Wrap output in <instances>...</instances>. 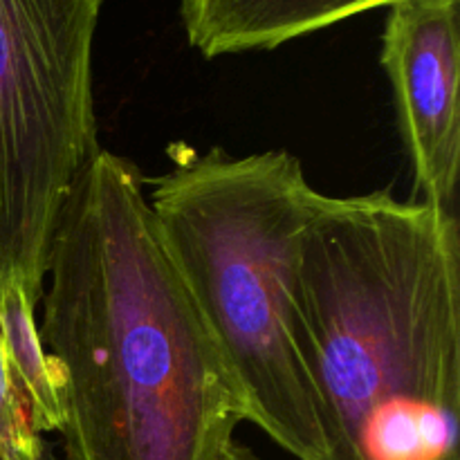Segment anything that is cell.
<instances>
[{
    "instance_id": "277c9868",
    "label": "cell",
    "mask_w": 460,
    "mask_h": 460,
    "mask_svg": "<svg viewBox=\"0 0 460 460\" xmlns=\"http://www.w3.org/2000/svg\"><path fill=\"white\" fill-rule=\"evenodd\" d=\"M103 0H0V283L39 304L54 227L94 153Z\"/></svg>"
},
{
    "instance_id": "ba28073f",
    "label": "cell",
    "mask_w": 460,
    "mask_h": 460,
    "mask_svg": "<svg viewBox=\"0 0 460 460\" xmlns=\"http://www.w3.org/2000/svg\"><path fill=\"white\" fill-rule=\"evenodd\" d=\"M48 445L31 422L30 409L13 382L0 331V460H49Z\"/></svg>"
},
{
    "instance_id": "3957f363",
    "label": "cell",
    "mask_w": 460,
    "mask_h": 460,
    "mask_svg": "<svg viewBox=\"0 0 460 460\" xmlns=\"http://www.w3.org/2000/svg\"><path fill=\"white\" fill-rule=\"evenodd\" d=\"M319 193L292 153L211 148L180 160L146 196L245 420L296 460L323 452L299 317L301 254Z\"/></svg>"
},
{
    "instance_id": "7a4b0ae2",
    "label": "cell",
    "mask_w": 460,
    "mask_h": 460,
    "mask_svg": "<svg viewBox=\"0 0 460 460\" xmlns=\"http://www.w3.org/2000/svg\"><path fill=\"white\" fill-rule=\"evenodd\" d=\"M299 317L319 460H460L456 214L389 191L319 193Z\"/></svg>"
},
{
    "instance_id": "8992f818",
    "label": "cell",
    "mask_w": 460,
    "mask_h": 460,
    "mask_svg": "<svg viewBox=\"0 0 460 460\" xmlns=\"http://www.w3.org/2000/svg\"><path fill=\"white\" fill-rule=\"evenodd\" d=\"M395 0H180L189 45L205 58L274 49Z\"/></svg>"
},
{
    "instance_id": "52a82bcc",
    "label": "cell",
    "mask_w": 460,
    "mask_h": 460,
    "mask_svg": "<svg viewBox=\"0 0 460 460\" xmlns=\"http://www.w3.org/2000/svg\"><path fill=\"white\" fill-rule=\"evenodd\" d=\"M0 331L13 382L40 436L61 431L66 420V376L45 349L36 323V301L18 281L0 283Z\"/></svg>"
},
{
    "instance_id": "5b68a950",
    "label": "cell",
    "mask_w": 460,
    "mask_h": 460,
    "mask_svg": "<svg viewBox=\"0 0 460 460\" xmlns=\"http://www.w3.org/2000/svg\"><path fill=\"white\" fill-rule=\"evenodd\" d=\"M398 128L427 205L456 214L460 175V4L395 0L382 31Z\"/></svg>"
},
{
    "instance_id": "30bf717a",
    "label": "cell",
    "mask_w": 460,
    "mask_h": 460,
    "mask_svg": "<svg viewBox=\"0 0 460 460\" xmlns=\"http://www.w3.org/2000/svg\"><path fill=\"white\" fill-rule=\"evenodd\" d=\"M49 460H54V458H49Z\"/></svg>"
},
{
    "instance_id": "9c48e42d",
    "label": "cell",
    "mask_w": 460,
    "mask_h": 460,
    "mask_svg": "<svg viewBox=\"0 0 460 460\" xmlns=\"http://www.w3.org/2000/svg\"><path fill=\"white\" fill-rule=\"evenodd\" d=\"M218 460H259V456H256L250 447H245V445L232 440V443H229L223 452H220Z\"/></svg>"
},
{
    "instance_id": "6da1fadb",
    "label": "cell",
    "mask_w": 460,
    "mask_h": 460,
    "mask_svg": "<svg viewBox=\"0 0 460 460\" xmlns=\"http://www.w3.org/2000/svg\"><path fill=\"white\" fill-rule=\"evenodd\" d=\"M45 279L39 332L66 376V460H218L245 409L133 162L94 153L58 216Z\"/></svg>"
}]
</instances>
